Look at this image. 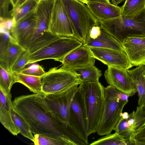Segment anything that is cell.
I'll use <instances>...</instances> for the list:
<instances>
[{
	"label": "cell",
	"mask_w": 145,
	"mask_h": 145,
	"mask_svg": "<svg viewBox=\"0 0 145 145\" xmlns=\"http://www.w3.org/2000/svg\"><path fill=\"white\" fill-rule=\"evenodd\" d=\"M36 10L22 18L15 23L10 32L14 40L26 50L31 43L35 27Z\"/></svg>",
	"instance_id": "11"
},
{
	"label": "cell",
	"mask_w": 145,
	"mask_h": 145,
	"mask_svg": "<svg viewBox=\"0 0 145 145\" xmlns=\"http://www.w3.org/2000/svg\"><path fill=\"white\" fill-rule=\"evenodd\" d=\"M34 144L36 145H69L66 141L60 138L41 135H34Z\"/></svg>",
	"instance_id": "30"
},
{
	"label": "cell",
	"mask_w": 145,
	"mask_h": 145,
	"mask_svg": "<svg viewBox=\"0 0 145 145\" xmlns=\"http://www.w3.org/2000/svg\"><path fill=\"white\" fill-rule=\"evenodd\" d=\"M105 103L103 112L97 131L100 136L110 134L122 118L123 108L129 95L110 85L104 88Z\"/></svg>",
	"instance_id": "3"
},
{
	"label": "cell",
	"mask_w": 145,
	"mask_h": 145,
	"mask_svg": "<svg viewBox=\"0 0 145 145\" xmlns=\"http://www.w3.org/2000/svg\"><path fill=\"white\" fill-rule=\"evenodd\" d=\"M26 0H18L16 8L22 5Z\"/></svg>",
	"instance_id": "44"
},
{
	"label": "cell",
	"mask_w": 145,
	"mask_h": 145,
	"mask_svg": "<svg viewBox=\"0 0 145 145\" xmlns=\"http://www.w3.org/2000/svg\"><path fill=\"white\" fill-rule=\"evenodd\" d=\"M95 58L89 47L82 45L73 50L64 58L62 67L64 69L94 65Z\"/></svg>",
	"instance_id": "17"
},
{
	"label": "cell",
	"mask_w": 145,
	"mask_h": 145,
	"mask_svg": "<svg viewBox=\"0 0 145 145\" xmlns=\"http://www.w3.org/2000/svg\"><path fill=\"white\" fill-rule=\"evenodd\" d=\"M30 54L27 50L23 51L12 66L11 71L20 73L28 64Z\"/></svg>",
	"instance_id": "32"
},
{
	"label": "cell",
	"mask_w": 145,
	"mask_h": 145,
	"mask_svg": "<svg viewBox=\"0 0 145 145\" xmlns=\"http://www.w3.org/2000/svg\"><path fill=\"white\" fill-rule=\"evenodd\" d=\"M68 16L75 37L84 45L89 40L92 27L99 25V21L87 5L77 0H62Z\"/></svg>",
	"instance_id": "5"
},
{
	"label": "cell",
	"mask_w": 145,
	"mask_h": 145,
	"mask_svg": "<svg viewBox=\"0 0 145 145\" xmlns=\"http://www.w3.org/2000/svg\"><path fill=\"white\" fill-rule=\"evenodd\" d=\"M12 104L34 135L60 138L69 145H86L71 125H66L53 116L46 104L42 92L16 97Z\"/></svg>",
	"instance_id": "1"
},
{
	"label": "cell",
	"mask_w": 145,
	"mask_h": 145,
	"mask_svg": "<svg viewBox=\"0 0 145 145\" xmlns=\"http://www.w3.org/2000/svg\"><path fill=\"white\" fill-rule=\"evenodd\" d=\"M65 69L71 71L76 74L81 83L99 82V78L102 76L101 71L94 65H88Z\"/></svg>",
	"instance_id": "22"
},
{
	"label": "cell",
	"mask_w": 145,
	"mask_h": 145,
	"mask_svg": "<svg viewBox=\"0 0 145 145\" xmlns=\"http://www.w3.org/2000/svg\"><path fill=\"white\" fill-rule=\"evenodd\" d=\"M114 130L126 138H130L134 135L129 125L127 119L121 118Z\"/></svg>",
	"instance_id": "33"
},
{
	"label": "cell",
	"mask_w": 145,
	"mask_h": 145,
	"mask_svg": "<svg viewBox=\"0 0 145 145\" xmlns=\"http://www.w3.org/2000/svg\"><path fill=\"white\" fill-rule=\"evenodd\" d=\"M20 73L33 76L41 77L45 73L43 68L38 64L33 63L23 70Z\"/></svg>",
	"instance_id": "34"
},
{
	"label": "cell",
	"mask_w": 145,
	"mask_h": 145,
	"mask_svg": "<svg viewBox=\"0 0 145 145\" xmlns=\"http://www.w3.org/2000/svg\"><path fill=\"white\" fill-rule=\"evenodd\" d=\"M96 59L107 66L110 65L128 70L133 66L124 52L113 49L89 47Z\"/></svg>",
	"instance_id": "13"
},
{
	"label": "cell",
	"mask_w": 145,
	"mask_h": 145,
	"mask_svg": "<svg viewBox=\"0 0 145 145\" xmlns=\"http://www.w3.org/2000/svg\"><path fill=\"white\" fill-rule=\"evenodd\" d=\"M104 75L108 84L131 97L137 92L132 78L127 70L112 66H107Z\"/></svg>",
	"instance_id": "12"
},
{
	"label": "cell",
	"mask_w": 145,
	"mask_h": 145,
	"mask_svg": "<svg viewBox=\"0 0 145 145\" xmlns=\"http://www.w3.org/2000/svg\"><path fill=\"white\" fill-rule=\"evenodd\" d=\"M0 121L3 126L14 135L20 133L12 116L13 105L12 95L8 92L0 89Z\"/></svg>",
	"instance_id": "16"
},
{
	"label": "cell",
	"mask_w": 145,
	"mask_h": 145,
	"mask_svg": "<svg viewBox=\"0 0 145 145\" xmlns=\"http://www.w3.org/2000/svg\"><path fill=\"white\" fill-rule=\"evenodd\" d=\"M121 8L122 14L135 15L145 9V0H126Z\"/></svg>",
	"instance_id": "28"
},
{
	"label": "cell",
	"mask_w": 145,
	"mask_h": 145,
	"mask_svg": "<svg viewBox=\"0 0 145 145\" xmlns=\"http://www.w3.org/2000/svg\"><path fill=\"white\" fill-rule=\"evenodd\" d=\"M101 33V28L99 25L93 26L89 32V39H95L99 37Z\"/></svg>",
	"instance_id": "39"
},
{
	"label": "cell",
	"mask_w": 145,
	"mask_h": 145,
	"mask_svg": "<svg viewBox=\"0 0 145 145\" xmlns=\"http://www.w3.org/2000/svg\"><path fill=\"white\" fill-rule=\"evenodd\" d=\"M90 2H96L107 3H110L109 0H88Z\"/></svg>",
	"instance_id": "41"
},
{
	"label": "cell",
	"mask_w": 145,
	"mask_h": 145,
	"mask_svg": "<svg viewBox=\"0 0 145 145\" xmlns=\"http://www.w3.org/2000/svg\"><path fill=\"white\" fill-rule=\"evenodd\" d=\"M104 87L99 82L81 83L78 89L84 106L88 136L97 132L103 111Z\"/></svg>",
	"instance_id": "2"
},
{
	"label": "cell",
	"mask_w": 145,
	"mask_h": 145,
	"mask_svg": "<svg viewBox=\"0 0 145 145\" xmlns=\"http://www.w3.org/2000/svg\"><path fill=\"white\" fill-rule=\"evenodd\" d=\"M129 114L127 112H125L122 113V118L123 119H127L129 117Z\"/></svg>",
	"instance_id": "43"
},
{
	"label": "cell",
	"mask_w": 145,
	"mask_h": 145,
	"mask_svg": "<svg viewBox=\"0 0 145 145\" xmlns=\"http://www.w3.org/2000/svg\"><path fill=\"white\" fill-rule=\"evenodd\" d=\"M81 2L84 3L86 5L89 2L88 0H77Z\"/></svg>",
	"instance_id": "45"
},
{
	"label": "cell",
	"mask_w": 145,
	"mask_h": 145,
	"mask_svg": "<svg viewBox=\"0 0 145 145\" xmlns=\"http://www.w3.org/2000/svg\"><path fill=\"white\" fill-rule=\"evenodd\" d=\"M11 0H0V20L12 18L9 10Z\"/></svg>",
	"instance_id": "36"
},
{
	"label": "cell",
	"mask_w": 145,
	"mask_h": 145,
	"mask_svg": "<svg viewBox=\"0 0 145 145\" xmlns=\"http://www.w3.org/2000/svg\"><path fill=\"white\" fill-rule=\"evenodd\" d=\"M144 68H145V64L144 65Z\"/></svg>",
	"instance_id": "47"
},
{
	"label": "cell",
	"mask_w": 145,
	"mask_h": 145,
	"mask_svg": "<svg viewBox=\"0 0 145 145\" xmlns=\"http://www.w3.org/2000/svg\"><path fill=\"white\" fill-rule=\"evenodd\" d=\"M128 123L134 134L145 124V108L142 105L138 106L135 111L129 114Z\"/></svg>",
	"instance_id": "24"
},
{
	"label": "cell",
	"mask_w": 145,
	"mask_h": 145,
	"mask_svg": "<svg viewBox=\"0 0 145 145\" xmlns=\"http://www.w3.org/2000/svg\"><path fill=\"white\" fill-rule=\"evenodd\" d=\"M48 31L55 35L75 37L62 0H54Z\"/></svg>",
	"instance_id": "9"
},
{
	"label": "cell",
	"mask_w": 145,
	"mask_h": 145,
	"mask_svg": "<svg viewBox=\"0 0 145 145\" xmlns=\"http://www.w3.org/2000/svg\"><path fill=\"white\" fill-rule=\"evenodd\" d=\"M131 77L138 95V106L142 105L145 108V69L141 65L131 69L127 70Z\"/></svg>",
	"instance_id": "20"
},
{
	"label": "cell",
	"mask_w": 145,
	"mask_h": 145,
	"mask_svg": "<svg viewBox=\"0 0 145 145\" xmlns=\"http://www.w3.org/2000/svg\"><path fill=\"white\" fill-rule=\"evenodd\" d=\"M54 2V0L40 1L35 10L36 25L30 44L48 32L49 24Z\"/></svg>",
	"instance_id": "15"
},
{
	"label": "cell",
	"mask_w": 145,
	"mask_h": 145,
	"mask_svg": "<svg viewBox=\"0 0 145 145\" xmlns=\"http://www.w3.org/2000/svg\"><path fill=\"white\" fill-rule=\"evenodd\" d=\"M14 83V78L11 72L0 66V89L10 91Z\"/></svg>",
	"instance_id": "31"
},
{
	"label": "cell",
	"mask_w": 145,
	"mask_h": 145,
	"mask_svg": "<svg viewBox=\"0 0 145 145\" xmlns=\"http://www.w3.org/2000/svg\"><path fill=\"white\" fill-rule=\"evenodd\" d=\"M60 36L52 34L49 32L37 38L30 44L27 50L30 54L33 53L42 48Z\"/></svg>",
	"instance_id": "29"
},
{
	"label": "cell",
	"mask_w": 145,
	"mask_h": 145,
	"mask_svg": "<svg viewBox=\"0 0 145 145\" xmlns=\"http://www.w3.org/2000/svg\"><path fill=\"white\" fill-rule=\"evenodd\" d=\"M121 44L133 66L145 64V36L127 37Z\"/></svg>",
	"instance_id": "14"
},
{
	"label": "cell",
	"mask_w": 145,
	"mask_h": 145,
	"mask_svg": "<svg viewBox=\"0 0 145 145\" xmlns=\"http://www.w3.org/2000/svg\"><path fill=\"white\" fill-rule=\"evenodd\" d=\"M69 124L80 136L86 145L88 144L87 123L84 106L78 89L72 100Z\"/></svg>",
	"instance_id": "10"
},
{
	"label": "cell",
	"mask_w": 145,
	"mask_h": 145,
	"mask_svg": "<svg viewBox=\"0 0 145 145\" xmlns=\"http://www.w3.org/2000/svg\"><path fill=\"white\" fill-rule=\"evenodd\" d=\"M39 1H45V0H39Z\"/></svg>",
	"instance_id": "46"
},
{
	"label": "cell",
	"mask_w": 145,
	"mask_h": 145,
	"mask_svg": "<svg viewBox=\"0 0 145 145\" xmlns=\"http://www.w3.org/2000/svg\"><path fill=\"white\" fill-rule=\"evenodd\" d=\"M86 5L99 21L115 18L122 14L121 7L111 3L89 2Z\"/></svg>",
	"instance_id": "18"
},
{
	"label": "cell",
	"mask_w": 145,
	"mask_h": 145,
	"mask_svg": "<svg viewBox=\"0 0 145 145\" xmlns=\"http://www.w3.org/2000/svg\"><path fill=\"white\" fill-rule=\"evenodd\" d=\"M124 0H111L113 4L117 6L118 5L121 3Z\"/></svg>",
	"instance_id": "42"
},
{
	"label": "cell",
	"mask_w": 145,
	"mask_h": 145,
	"mask_svg": "<svg viewBox=\"0 0 145 145\" xmlns=\"http://www.w3.org/2000/svg\"><path fill=\"white\" fill-rule=\"evenodd\" d=\"M12 119L20 131V133L24 137L33 142L34 140L33 136L29 126L14 108L12 107Z\"/></svg>",
	"instance_id": "27"
},
{
	"label": "cell",
	"mask_w": 145,
	"mask_h": 145,
	"mask_svg": "<svg viewBox=\"0 0 145 145\" xmlns=\"http://www.w3.org/2000/svg\"><path fill=\"white\" fill-rule=\"evenodd\" d=\"M82 45V43L74 36H60L39 50L30 54L28 64L48 59L62 63L67 54Z\"/></svg>",
	"instance_id": "6"
},
{
	"label": "cell",
	"mask_w": 145,
	"mask_h": 145,
	"mask_svg": "<svg viewBox=\"0 0 145 145\" xmlns=\"http://www.w3.org/2000/svg\"><path fill=\"white\" fill-rule=\"evenodd\" d=\"M18 0H11V4L12 6V9L10 11V13L11 14L14 11L15 9Z\"/></svg>",
	"instance_id": "40"
},
{
	"label": "cell",
	"mask_w": 145,
	"mask_h": 145,
	"mask_svg": "<svg viewBox=\"0 0 145 145\" xmlns=\"http://www.w3.org/2000/svg\"><path fill=\"white\" fill-rule=\"evenodd\" d=\"M101 28L121 44L126 38L145 36V9L132 15L122 14L117 17L99 21Z\"/></svg>",
	"instance_id": "4"
},
{
	"label": "cell",
	"mask_w": 145,
	"mask_h": 145,
	"mask_svg": "<svg viewBox=\"0 0 145 145\" xmlns=\"http://www.w3.org/2000/svg\"><path fill=\"white\" fill-rule=\"evenodd\" d=\"M25 50L12 38L8 48L0 53V66L10 72L14 64Z\"/></svg>",
	"instance_id": "19"
},
{
	"label": "cell",
	"mask_w": 145,
	"mask_h": 145,
	"mask_svg": "<svg viewBox=\"0 0 145 145\" xmlns=\"http://www.w3.org/2000/svg\"><path fill=\"white\" fill-rule=\"evenodd\" d=\"M79 85L69 89L55 93L45 94L43 96L48 108L52 115L67 126L69 124L71 103Z\"/></svg>",
	"instance_id": "8"
},
{
	"label": "cell",
	"mask_w": 145,
	"mask_h": 145,
	"mask_svg": "<svg viewBox=\"0 0 145 145\" xmlns=\"http://www.w3.org/2000/svg\"><path fill=\"white\" fill-rule=\"evenodd\" d=\"M12 74L15 82L20 83L35 93L42 92V84L41 77L37 76L10 72Z\"/></svg>",
	"instance_id": "23"
},
{
	"label": "cell",
	"mask_w": 145,
	"mask_h": 145,
	"mask_svg": "<svg viewBox=\"0 0 145 145\" xmlns=\"http://www.w3.org/2000/svg\"><path fill=\"white\" fill-rule=\"evenodd\" d=\"M12 38L10 31L0 32V53L8 48Z\"/></svg>",
	"instance_id": "37"
},
{
	"label": "cell",
	"mask_w": 145,
	"mask_h": 145,
	"mask_svg": "<svg viewBox=\"0 0 145 145\" xmlns=\"http://www.w3.org/2000/svg\"><path fill=\"white\" fill-rule=\"evenodd\" d=\"M41 80L42 92L45 94L64 91L81 83L76 74L62 67L50 69L41 77Z\"/></svg>",
	"instance_id": "7"
},
{
	"label": "cell",
	"mask_w": 145,
	"mask_h": 145,
	"mask_svg": "<svg viewBox=\"0 0 145 145\" xmlns=\"http://www.w3.org/2000/svg\"><path fill=\"white\" fill-rule=\"evenodd\" d=\"M40 1L39 0H26L16 7L11 14L15 23L29 12L35 10Z\"/></svg>",
	"instance_id": "26"
},
{
	"label": "cell",
	"mask_w": 145,
	"mask_h": 145,
	"mask_svg": "<svg viewBox=\"0 0 145 145\" xmlns=\"http://www.w3.org/2000/svg\"><path fill=\"white\" fill-rule=\"evenodd\" d=\"M129 139L132 145H145V124Z\"/></svg>",
	"instance_id": "35"
},
{
	"label": "cell",
	"mask_w": 145,
	"mask_h": 145,
	"mask_svg": "<svg viewBox=\"0 0 145 145\" xmlns=\"http://www.w3.org/2000/svg\"><path fill=\"white\" fill-rule=\"evenodd\" d=\"M0 20V32H10L15 23L13 18Z\"/></svg>",
	"instance_id": "38"
},
{
	"label": "cell",
	"mask_w": 145,
	"mask_h": 145,
	"mask_svg": "<svg viewBox=\"0 0 145 145\" xmlns=\"http://www.w3.org/2000/svg\"><path fill=\"white\" fill-rule=\"evenodd\" d=\"M83 45L89 47L110 49L120 51H124L121 44L102 28L101 34L99 37L95 39H90L86 44Z\"/></svg>",
	"instance_id": "21"
},
{
	"label": "cell",
	"mask_w": 145,
	"mask_h": 145,
	"mask_svg": "<svg viewBox=\"0 0 145 145\" xmlns=\"http://www.w3.org/2000/svg\"><path fill=\"white\" fill-rule=\"evenodd\" d=\"M99 138L90 145H132L129 138H126L115 132L109 134Z\"/></svg>",
	"instance_id": "25"
}]
</instances>
